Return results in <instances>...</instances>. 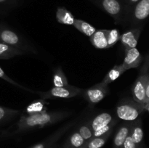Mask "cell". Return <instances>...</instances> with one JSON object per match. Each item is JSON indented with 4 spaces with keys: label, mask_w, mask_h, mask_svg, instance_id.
I'll list each match as a JSON object with an SVG mask.
<instances>
[{
    "label": "cell",
    "mask_w": 149,
    "mask_h": 148,
    "mask_svg": "<svg viewBox=\"0 0 149 148\" xmlns=\"http://www.w3.org/2000/svg\"><path fill=\"white\" fill-rule=\"evenodd\" d=\"M71 113L68 111H55L41 114L22 115L18 121L8 130L4 131V137L13 136L19 133L26 131L34 129L49 126L55 123L61 121L71 115Z\"/></svg>",
    "instance_id": "1"
},
{
    "label": "cell",
    "mask_w": 149,
    "mask_h": 148,
    "mask_svg": "<svg viewBox=\"0 0 149 148\" xmlns=\"http://www.w3.org/2000/svg\"><path fill=\"white\" fill-rule=\"evenodd\" d=\"M0 42L17 48L25 53H37L34 47L29 44L23 36L4 24L0 25Z\"/></svg>",
    "instance_id": "2"
},
{
    "label": "cell",
    "mask_w": 149,
    "mask_h": 148,
    "mask_svg": "<svg viewBox=\"0 0 149 148\" xmlns=\"http://www.w3.org/2000/svg\"><path fill=\"white\" fill-rule=\"evenodd\" d=\"M146 109V106L139 103L125 101L116 106V113L118 118L125 121L132 122L139 117L140 114Z\"/></svg>",
    "instance_id": "3"
},
{
    "label": "cell",
    "mask_w": 149,
    "mask_h": 148,
    "mask_svg": "<svg viewBox=\"0 0 149 148\" xmlns=\"http://www.w3.org/2000/svg\"><path fill=\"white\" fill-rule=\"evenodd\" d=\"M110 15L116 24L122 21L125 13L124 4L121 0H89Z\"/></svg>",
    "instance_id": "4"
},
{
    "label": "cell",
    "mask_w": 149,
    "mask_h": 148,
    "mask_svg": "<svg viewBox=\"0 0 149 148\" xmlns=\"http://www.w3.org/2000/svg\"><path fill=\"white\" fill-rule=\"evenodd\" d=\"M83 89L71 85L64 86H54L46 92H39L42 99H57L63 98L68 99L76 97L82 92Z\"/></svg>",
    "instance_id": "5"
},
{
    "label": "cell",
    "mask_w": 149,
    "mask_h": 148,
    "mask_svg": "<svg viewBox=\"0 0 149 148\" xmlns=\"http://www.w3.org/2000/svg\"><path fill=\"white\" fill-rule=\"evenodd\" d=\"M109 93V86L100 82L85 90L84 91V97L90 104H95L102 101Z\"/></svg>",
    "instance_id": "6"
},
{
    "label": "cell",
    "mask_w": 149,
    "mask_h": 148,
    "mask_svg": "<svg viewBox=\"0 0 149 148\" xmlns=\"http://www.w3.org/2000/svg\"><path fill=\"white\" fill-rule=\"evenodd\" d=\"M149 82V75L142 73L137 78L132 87V96L134 101L146 106V90Z\"/></svg>",
    "instance_id": "7"
},
{
    "label": "cell",
    "mask_w": 149,
    "mask_h": 148,
    "mask_svg": "<svg viewBox=\"0 0 149 148\" xmlns=\"http://www.w3.org/2000/svg\"><path fill=\"white\" fill-rule=\"evenodd\" d=\"M142 61V56L137 48L125 49V56L122 65L125 71L138 68Z\"/></svg>",
    "instance_id": "8"
},
{
    "label": "cell",
    "mask_w": 149,
    "mask_h": 148,
    "mask_svg": "<svg viewBox=\"0 0 149 148\" xmlns=\"http://www.w3.org/2000/svg\"><path fill=\"white\" fill-rule=\"evenodd\" d=\"M75 123L76 121L69 122V123H66V124L63 126L61 128H60V129H58V131H56L55 133H52L51 136H49V137L47 138L46 139H45V140L42 141V142H39L37 145H34V146H33L31 148H51V147L59 139V138H61V136H62L65 132H66L71 126H74Z\"/></svg>",
    "instance_id": "9"
},
{
    "label": "cell",
    "mask_w": 149,
    "mask_h": 148,
    "mask_svg": "<svg viewBox=\"0 0 149 148\" xmlns=\"http://www.w3.org/2000/svg\"><path fill=\"white\" fill-rule=\"evenodd\" d=\"M141 33V28H134L125 32L123 34L121 35V42L125 49L136 48Z\"/></svg>",
    "instance_id": "10"
},
{
    "label": "cell",
    "mask_w": 149,
    "mask_h": 148,
    "mask_svg": "<svg viewBox=\"0 0 149 148\" xmlns=\"http://www.w3.org/2000/svg\"><path fill=\"white\" fill-rule=\"evenodd\" d=\"M132 7V17L134 21H143L149 16V0H140Z\"/></svg>",
    "instance_id": "11"
},
{
    "label": "cell",
    "mask_w": 149,
    "mask_h": 148,
    "mask_svg": "<svg viewBox=\"0 0 149 148\" xmlns=\"http://www.w3.org/2000/svg\"><path fill=\"white\" fill-rule=\"evenodd\" d=\"M114 119L115 118L112 116L111 113H103L96 115L93 120L89 121V123H90V126H91L92 129L94 132L98 129H101V128L104 127V126H107V125L110 124Z\"/></svg>",
    "instance_id": "12"
},
{
    "label": "cell",
    "mask_w": 149,
    "mask_h": 148,
    "mask_svg": "<svg viewBox=\"0 0 149 148\" xmlns=\"http://www.w3.org/2000/svg\"><path fill=\"white\" fill-rule=\"evenodd\" d=\"M131 122L126 121L118 129L114 136L113 142V148H122L125 139L130 133Z\"/></svg>",
    "instance_id": "13"
},
{
    "label": "cell",
    "mask_w": 149,
    "mask_h": 148,
    "mask_svg": "<svg viewBox=\"0 0 149 148\" xmlns=\"http://www.w3.org/2000/svg\"><path fill=\"white\" fill-rule=\"evenodd\" d=\"M107 32L108 30H96L95 33L90 37L92 44L97 49H108Z\"/></svg>",
    "instance_id": "14"
},
{
    "label": "cell",
    "mask_w": 149,
    "mask_h": 148,
    "mask_svg": "<svg viewBox=\"0 0 149 148\" xmlns=\"http://www.w3.org/2000/svg\"><path fill=\"white\" fill-rule=\"evenodd\" d=\"M48 104H49V102L45 101L44 99L36 100V101H33V102H31L26 107L25 112H26L27 115L46 113V112H47L48 110Z\"/></svg>",
    "instance_id": "15"
},
{
    "label": "cell",
    "mask_w": 149,
    "mask_h": 148,
    "mask_svg": "<svg viewBox=\"0 0 149 148\" xmlns=\"http://www.w3.org/2000/svg\"><path fill=\"white\" fill-rule=\"evenodd\" d=\"M25 52L15 47L0 42V59H8L18 55H25Z\"/></svg>",
    "instance_id": "16"
},
{
    "label": "cell",
    "mask_w": 149,
    "mask_h": 148,
    "mask_svg": "<svg viewBox=\"0 0 149 148\" xmlns=\"http://www.w3.org/2000/svg\"><path fill=\"white\" fill-rule=\"evenodd\" d=\"M130 135L132 141L138 147L142 143L143 139V130L141 120H139L135 123H131Z\"/></svg>",
    "instance_id": "17"
},
{
    "label": "cell",
    "mask_w": 149,
    "mask_h": 148,
    "mask_svg": "<svg viewBox=\"0 0 149 148\" xmlns=\"http://www.w3.org/2000/svg\"><path fill=\"white\" fill-rule=\"evenodd\" d=\"M56 19L58 23L71 26H73L75 20L72 13L63 7H59L57 9Z\"/></svg>",
    "instance_id": "18"
},
{
    "label": "cell",
    "mask_w": 149,
    "mask_h": 148,
    "mask_svg": "<svg viewBox=\"0 0 149 148\" xmlns=\"http://www.w3.org/2000/svg\"><path fill=\"white\" fill-rule=\"evenodd\" d=\"M73 26H74L79 31L84 33V35L89 36V37L93 36V35L95 33L96 30H97L94 26H91L90 23H87V22L84 21V20H79V19H75Z\"/></svg>",
    "instance_id": "19"
},
{
    "label": "cell",
    "mask_w": 149,
    "mask_h": 148,
    "mask_svg": "<svg viewBox=\"0 0 149 148\" xmlns=\"http://www.w3.org/2000/svg\"><path fill=\"white\" fill-rule=\"evenodd\" d=\"M125 70L124 69V68L122 67V65H115L107 74L105 76V78H103V81L102 82L104 84L109 86V84L112 83L113 81H114L115 80L117 79L118 78L121 76L125 72Z\"/></svg>",
    "instance_id": "20"
},
{
    "label": "cell",
    "mask_w": 149,
    "mask_h": 148,
    "mask_svg": "<svg viewBox=\"0 0 149 148\" xmlns=\"http://www.w3.org/2000/svg\"><path fill=\"white\" fill-rule=\"evenodd\" d=\"M20 113V110H13L8 107L0 106V124L10 121Z\"/></svg>",
    "instance_id": "21"
},
{
    "label": "cell",
    "mask_w": 149,
    "mask_h": 148,
    "mask_svg": "<svg viewBox=\"0 0 149 148\" xmlns=\"http://www.w3.org/2000/svg\"><path fill=\"white\" fill-rule=\"evenodd\" d=\"M86 144L85 140L82 138L78 131H75L68 138L65 146L68 148H79Z\"/></svg>",
    "instance_id": "22"
},
{
    "label": "cell",
    "mask_w": 149,
    "mask_h": 148,
    "mask_svg": "<svg viewBox=\"0 0 149 148\" xmlns=\"http://www.w3.org/2000/svg\"><path fill=\"white\" fill-rule=\"evenodd\" d=\"M53 85L54 86H64L68 85V80L65 73L61 68H55L53 75Z\"/></svg>",
    "instance_id": "23"
},
{
    "label": "cell",
    "mask_w": 149,
    "mask_h": 148,
    "mask_svg": "<svg viewBox=\"0 0 149 148\" xmlns=\"http://www.w3.org/2000/svg\"><path fill=\"white\" fill-rule=\"evenodd\" d=\"M111 133L112 131L109 132V133H106L103 136L92 138L90 141L86 142L87 148H101L106 144V141L108 140Z\"/></svg>",
    "instance_id": "24"
},
{
    "label": "cell",
    "mask_w": 149,
    "mask_h": 148,
    "mask_svg": "<svg viewBox=\"0 0 149 148\" xmlns=\"http://www.w3.org/2000/svg\"><path fill=\"white\" fill-rule=\"evenodd\" d=\"M78 132L80 133L83 139L85 140L86 142L90 141L92 138H93V131L90 126V123H85L82 124L78 129Z\"/></svg>",
    "instance_id": "25"
},
{
    "label": "cell",
    "mask_w": 149,
    "mask_h": 148,
    "mask_svg": "<svg viewBox=\"0 0 149 148\" xmlns=\"http://www.w3.org/2000/svg\"><path fill=\"white\" fill-rule=\"evenodd\" d=\"M120 33L117 29H112V30H108L107 32V40H108V46L109 48L113 46L115 44L117 43L119 40H120Z\"/></svg>",
    "instance_id": "26"
},
{
    "label": "cell",
    "mask_w": 149,
    "mask_h": 148,
    "mask_svg": "<svg viewBox=\"0 0 149 148\" xmlns=\"http://www.w3.org/2000/svg\"><path fill=\"white\" fill-rule=\"evenodd\" d=\"M118 122L117 119H114L110 124L107 125V126H104V127L101 128V129H98V130L95 131L93 132V138L94 137H98V136H103V135L106 134V133H109V132L113 131V129L114 126H116V123Z\"/></svg>",
    "instance_id": "27"
},
{
    "label": "cell",
    "mask_w": 149,
    "mask_h": 148,
    "mask_svg": "<svg viewBox=\"0 0 149 148\" xmlns=\"http://www.w3.org/2000/svg\"><path fill=\"white\" fill-rule=\"evenodd\" d=\"M0 78H1V79L4 80V81H7V82L10 83V84H13V85L15 86L19 87V88H20V89H25V90H26V91H31V92H34V91H31V90H30V89H29L26 88V87H24V86H23L20 85V84H17V82H15V81H13V80L12 79V78H10V77H9L8 75H7V74H6L5 73H4V71H3L2 68H1V67H0Z\"/></svg>",
    "instance_id": "28"
},
{
    "label": "cell",
    "mask_w": 149,
    "mask_h": 148,
    "mask_svg": "<svg viewBox=\"0 0 149 148\" xmlns=\"http://www.w3.org/2000/svg\"><path fill=\"white\" fill-rule=\"evenodd\" d=\"M122 148H138V146H137L135 144V142L132 141L130 133L127 136V137L126 138V139H125Z\"/></svg>",
    "instance_id": "29"
},
{
    "label": "cell",
    "mask_w": 149,
    "mask_h": 148,
    "mask_svg": "<svg viewBox=\"0 0 149 148\" xmlns=\"http://www.w3.org/2000/svg\"><path fill=\"white\" fill-rule=\"evenodd\" d=\"M122 1V3L124 4L125 9V12H126V10L128 7H133L136 3H138L140 0H121Z\"/></svg>",
    "instance_id": "30"
},
{
    "label": "cell",
    "mask_w": 149,
    "mask_h": 148,
    "mask_svg": "<svg viewBox=\"0 0 149 148\" xmlns=\"http://www.w3.org/2000/svg\"><path fill=\"white\" fill-rule=\"evenodd\" d=\"M149 103V82L147 85L146 90V107Z\"/></svg>",
    "instance_id": "31"
},
{
    "label": "cell",
    "mask_w": 149,
    "mask_h": 148,
    "mask_svg": "<svg viewBox=\"0 0 149 148\" xmlns=\"http://www.w3.org/2000/svg\"><path fill=\"white\" fill-rule=\"evenodd\" d=\"M10 0H0V4H6L10 2Z\"/></svg>",
    "instance_id": "32"
},
{
    "label": "cell",
    "mask_w": 149,
    "mask_h": 148,
    "mask_svg": "<svg viewBox=\"0 0 149 148\" xmlns=\"http://www.w3.org/2000/svg\"><path fill=\"white\" fill-rule=\"evenodd\" d=\"M4 137V131L0 130V138Z\"/></svg>",
    "instance_id": "33"
},
{
    "label": "cell",
    "mask_w": 149,
    "mask_h": 148,
    "mask_svg": "<svg viewBox=\"0 0 149 148\" xmlns=\"http://www.w3.org/2000/svg\"><path fill=\"white\" fill-rule=\"evenodd\" d=\"M146 110H148L149 111V103L146 105Z\"/></svg>",
    "instance_id": "34"
},
{
    "label": "cell",
    "mask_w": 149,
    "mask_h": 148,
    "mask_svg": "<svg viewBox=\"0 0 149 148\" xmlns=\"http://www.w3.org/2000/svg\"><path fill=\"white\" fill-rule=\"evenodd\" d=\"M79 148H87V146H86V144L84 145V146L81 147H79Z\"/></svg>",
    "instance_id": "35"
}]
</instances>
